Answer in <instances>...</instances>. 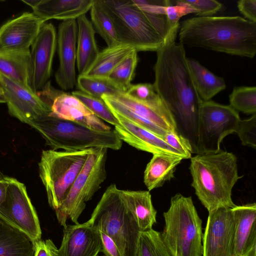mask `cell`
<instances>
[{"instance_id": "6da1fadb", "label": "cell", "mask_w": 256, "mask_h": 256, "mask_svg": "<svg viewBox=\"0 0 256 256\" xmlns=\"http://www.w3.org/2000/svg\"><path fill=\"white\" fill-rule=\"evenodd\" d=\"M179 28L180 24L172 28L156 52L153 85L172 113L176 131L189 142L192 154H201L200 120L203 101L192 77L184 46L176 42Z\"/></svg>"}, {"instance_id": "7a4b0ae2", "label": "cell", "mask_w": 256, "mask_h": 256, "mask_svg": "<svg viewBox=\"0 0 256 256\" xmlns=\"http://www.w3.org/2000/svg\"><path fill=\"white\" fill-rule=\"evenodd\" d=\"M180 44L252 58L256 23L240 16H196L180 23Z\"/></svg>"}, {"instance_id": "3957f363", "label": "cell", "mask_w": 256, "mask_h": 256, "mask_svg": "<svg viewBox=\"0 0 256 256\" xmlns=\"http://www.w3.org/2000/svg\"><path fill=\"white\" fill-rule=\"evenodd\" d=\"M190 159L192 186L208 212L236 206L232 198V190L242 176L238 174L236 156L220 150L198 154Z\"/></svg>"}, {"instance_id": "277c9868", "label": "cell", "mask_w": 256, "mask_h": 256, "mask_svg": "<svg viewBox=\"0 0 256 256\" xmlns=\"http://www.w3.org/2000/svg\"><path fill=\"white\" fill-rule=\"evenodd\" d=\"M102 2L112 20L118 42L138 52L158 51L174 27L170 26L166 15L144 11L133 0Z\"/></svg>"}, {"instance_id": "5b68a950", "label": "cell", "mask_w": 256, "mask_h": 256, "mask_svg": "<svg viewBox=\"0 0 256 256\" xmlns=\"http://www.w3.org/2000/svg\"><path fill=\"white\" fill-rule=\"evenodd\" d=\"M110 237L122 256H138L142 231L125 196L115 184L108 187L86 222Z\"/></svg>"}, {"instance_id": "8992f818", "label": "cell", "mask_w": 256, "mask_h": 256, "mask_svg": "<svg viewBox=\"0 0 256 256\" xmlns=\"http://www.w3.org/2000/svg\"><path fill=\"white\" fill-rule=\"evenodd\" d=\"M29 125L41 134L52 150L75 152L105 148L116 150L122 144L114 130H94L74 122L58 118L50 113L34 120Z\"/></svg>"}, {"instance_id": "52a82bcc", "label": "cell", "mask_w": 256, "mask_h": 256, "mask_svg": "<svg viewBox=\"0 0 256 256\" xmlns=\"http://www.w3.org/2000/svg\"><path fill=\"white\" fill-rule=\"evenodd\" d=\"M162 240L170 256H202V221L191 196L176 194L164 212Z\"/></svg>"}, {"instance_id": "ba28073f", "label": "cell", "mask_w": 256, "mask_h": 256, "mask_svg": "<svg viewBox=\"0 0 256 256\" xmlns=\"http://www.w3.org/2000/svg\"><path fill=\"white\" fill-rule=\"evenodd\" d=\"M94 148L66 152H42L38 163L40 176L46 192L50 206L60 208Z\"/></svg>"}, {"instance_id": "9c48e42d", "label": "cell", "mask_w": 256, "mask_h": 256, "mask_svg": "<svg viewBox=\"0 0 256 256\" xmlns=\"http://www.w3.org/2000/svg\"><path fill=\"white\" fill-rule=\"evenodd\" d=\"M108 148H94L81 171L56 214L60 224L66 227L68 218L75 224L86 206L106 178Z\"/></svg>"}, {"instance_id": "30bf717a", "label": "cell", "mask_w": 256, "mask_h": 256, "mask_svg": "<svg viewBox=\"0 0 256 256\" xmlns=\"http://www.w3.org/2000/svg\"><path fill=\"white\" fill-rule=\"evenodd\" d=\"M103 99L112 112L158 137L164 138L168 132L176 130L173 116L159 95L141 101L122 92Z\"/></svg>"}, {"instance_id": "8fae6325", "label": "cell", "mask_w": 256, "mask_h": 256, "mask_svg": "<svg viewBox=\"0 0 256 256\" xmlns=\"http://www.w3.org/2000/svg\"><path fill=\"white\" fill-rule=\"evenodd\" d=\"M240 120L238 112L230 106L203 101L200 120L201 154L220 151L222 141L236 132Z\"/></svg>"}, {"instance_id": "7c38bea8", "label": "cell", "mask_w": 256, "mask_h": 256, "mask_svg": "<svg viewBox=\"0 0 256 256\" xmlns=\"http://www.w3.org/2000/svg\"><path fill=\"white\" fill-rule=\"evenodd\" d=\"M7 178L8 184L5 200L0 204V218L26 234L34 242L40 240L39 220L26 186L15 178Z\"/></svg>"}, {"instance_id": "4fadbf2b", "label": "cell", "mask_w": 256, "mask_h": 256, "mask_svg": "<svg viewBox=\"0 0 256 256\" xmlns=\"http://www.w3.org/2000/svg\"><path fill=\"white\" fill-rule=\"evenodd\" d=\"M0 84L9 113L22 122L30 124L51 112L50 105L30 88L1 74Z\"/></svg>"}, {"instance_id": "5bb4252c", "label": "cell", "mask_w": 256, "mask_h": 256, "mask_svg": "<svg viewBox=\"0 0 256 256\" xmlns=\"http://www.w3.org/2000/svg\"><path fill=\"white\" fill-rule=\"evenodd\" d=\"M234 221L232 208L208 212L202 238V256H232Z\"/></svg>"}, {"instance_id": "9a60e30c", "label": "cell", "mask_w": 256, "mask_h": 256, "mask_svg": "<svg viewBox=\"0 0 256 256\" xmlns=\"http://www.w3.org/2000/svg\"><path fill=\"white\" fill-rule=\"evenodd\" d=\"M56 33L50 23H44L31 46L30 88L37 92L48 82L56 45Z\"/></svg>"}, {"instance_id": "2e32d148", "label": "cell", "mask_w": 256, "mask_h": 256, "mask_svg": "<svg viewBox=\"0 0 256 256\" xmlns=\"http://www.w3.org/2000/svg\"><path fill=\"white\" fill-rule=\"evenodd\" d=\"M76 20H64L58 26L56 36L59 66L55 74L57 84L64 90L76 84Z\"/></svg>"}, {"instance_id": "e0dca14e", "label": "cell", "mask_w": 256, "mask_h": 256, "mask_svg": "<svg viewBox=\"0 0 256 256\" xmlns=\"http://www.w3.org/2000/svg\"><path fill=\"white\" fill-rule=\"evenodd\" d=\"M50 247L54 256H97L102 250V240L100 231L86 222L66 226L60 248L52 240Z\"/></svg>"}, {"instance_id": "ac0fdd59", "label": "cell", "mask_w": 256, "mask_h": 256, "mask_svg": "<svg viewBox=\"0 0 256 256\" xmlns=\"http://www.w3.org/2000/svg\"><path fill=\"white\" fill-rule=\"evenodd\" d=\"M44 22L28 12L9 20L0 28V51L29 50Z\"/></svg>"}, {"instance_id": "d6986e66", "label": "cell", "mask_w": 256, "mask_h": 256, "mask_svg": "<svg viewBox=\"0 0 256 256\" xmlns=\"http://www.w3.org/2000/svg\"><path fill=\"white\" fill-rule=\"evenodd\" d=\"M50 114L58 118L74 122L91 129L108 131L110 126L95 116L72 94L58 90L51 104Z\"/></svg>"}, {"instance_id": "ffe728a7", "label": "cell", "mask_w": 256, "mask_h": 256, "mask_svg": "<svg viewBox=\"0 0 256 256\" xmlns=\"http://www.w3.org/2000/svg\"><path fill=\"white\" fill-rule=\"evenodd\" d=\"M112 112L120 124V126H114V130L122 142L138 150L150 152L152 154H164L183 158L182 155L170 146L162 138L134 124L119 114Z\"/></svg>"}, {"instance_id": "44dd1931", "label": "cell", "mask_w": 256, "mask_h": 256, "mask_svg": "<svg viewBox=\"0 0 256 256\" xmlns=\"http://www.w3.org/2000/svg\"><path fill=\"white\" fill-rule=\"evenodd\" d=\"M234 226L232 256H246L256 246V204L232 208Z\"/></svg>"}, {"instance_id": "7402d4cb", "label": "cell", "mask_w": 256, "mask_h": 256, "mask_svg": "<svg viewBox=\"0 0 256 256\" xmlns=\"http://www.w3.org/2000/svg\"><path fill=\"white\" fill-rule=\"evenodd\" d=\"M93 0H40L32 13L44 22L76 20L90 10Z\"/></svg>"}, {"instance_id": "603a6c76", "label": "cell", "mask_w": 256, "mask_h": 256, "mask_svg": "<svg viewBox=\"0 0 256 256\" xmlns=\"http://www.w3.org/2000/svg\"><path fill=\"white\" fill-rule=\"evenodd\" d=\"M76 67L78 76L86 74L95 62L99 53L95 39L93 26L86 14L76 19Z\"/></svg>"}, {"instance_id": "cb8c5ba5", "label": "cell", "mask_w": 256, "mask_h": 256, "mask_svg": "<svg viewBox=\"0 0 256 256\" xmlns=\"http://www.w3.org/2000/svg\"><path fill=\"white\" fill-rule=\"evenodd\" d=\"M34 242L0 218V256H34Z\"/></svg>"}, {"instance_id": "d4e9b609", "label": "cell", "mask_w": 256, "mask_h": 256, "mask_svg": "<svg viewBox=\"0 0 256 256\" xmlns=\"http://www.w3.org/2000/svg\"><path fill=\"white\" fill-rule=\"evenodd\" d=\"M183 158L164 154H153L146 168L144 182L148 191L161 187L174 177L176 166Z\"/></svg>"}, {"instance_id": "484cf974", "label": "cell", "mask_w": 256, "mask_h": 256, "mask_svg": "<svg viewBox=\"0 0 256 256\" xmlns=\"http://www.w3.org/2000/svg\"><path fill=\"white\" fill-rule=\"evenodd\" d=\"M0 74L30 88L32 64L30 50L0 51Z\"/></svg>"}, {"instance_id": "4316f807", "label": "cell", "mask_w": 256, "mask_h": 256, "mask_svg": "<svg viewBox=\"0 0 256 256\" xmlns=\"http://www.w3.org/2000/svg\"><path fill=\"white\" fill-rule=\"evenodd\" d=\"M187 62L196 90L202 101L210 100L226 88L223 78L214 74L193 58H188Z\"/></svg>"}, {"instance_id": "83f0119b", "label": "cell", "mask_w": 256, "mask_h": 256, "mask_svg": "<svg viewBox=\"0 0 256 256\" xmlns=\"http://www.w3.org/2000/svg\"><path fill=\"white\" fill-rule=\"evenodd\" d=\"M124 194L142 232L152 228L156 222V211L150 192L124 190Z\"/></svg>"}, {"instance_id": "f1b7e54d", "label": "cell", "mask_w": 256, "mask_h": 256, "mask_svg": "<svg viewBox=\"0 0 256 256\" xmlns=\"http://www.w3.org/2000/svg\"><path fill=\"white\" fill-rule=\"evenodd\" d=\"M131 46L118 43L99 52L92 66L84 75L108 78L114 69L134 50Z\"/></svg>"}, {"instance_id": "f546056e", "label": "cell", "mask_w": 256, "mask_h": 256, "mask_svg": "<svg viewBox=\"0 0 256 256\" xmlns=\"http://www.w3.org/2000/svg\"><path fill=\"white\" fill-rule=\"evenodd\" d=\"M92 24L108 46L118 44L112 20L102 0H93L90 9Z\"/></svg>"}, {"instance_id": "4dcf8cb0", "label": "cell", "mask_w": 256, "mask_h": 256, "mask_svg": "<svg viewBox=\"0 0 256 256\" xmlns=\"http://www.w3.org/2000/svg\"><path fill=\"white\" fill-rule=\"evenodd\" d=\"M76 85L79 90L100 98L104 94L114 96L122 92L108 78L78 76Z\"/></svg>"}, {"instance_id": "1f68e13d", "label": "cell", "mask_w": 256, "mask_h": 256, "mask_svg": "<svg viewBox=\"0 0 256 256\" xmlns=\"http://www.w3.org/2000/svg\"><path fill=\"white\" fill-rule=\"evenodd\" d=\"M138 62V52L134 49L114 69L108 78L123 92H125L132 84Z\"/></svg>"}, {"instance_id": "d6a6232c", "label": "cell", "mask_w": 256, "mask_h": 256, "mask_svg": "<svg viewBox=\"0 0 256 256\" xmlns=\"http://www.w3.org/2000/svg\"><path fill=\"white\" fill-rule=\"evenodd\" d=\"M230 105L237 112L246 114H256V86H236L229 96Z\"/></svg>"}, {"instance_id": "836d02e7", "label": "cell", "mask_w": 256, "mask_h": 256, "mask_svg": "<svg viewBox=\"0 0 256 256\" xmlns=\"http://www.w3.org/2000/svg\"><path fill=\"white\" fill-rule=\"evenodd\" d=\"M72 94L81 101L95 116L102 120L116 126L120 125L119 121L102 98L88 95L79 90L73 91Z\"/></svg>"}, {"instance_id": "e575fe53", "label": "cell", "mask_w": 256, "mask_h": 256, "mask_svg": "<svg viewBox=\"0 0 256 256\" xmlns=\"http://www.w3.org/2000/svg\"><path fill=\"white\" fill-rule=\"evenodd\" d=\"M138 256H170L164 246L160 233L152 228L141 233Z\"/></svg>"}, {"instance_id": "d590c367", "label": "cell", "mask_w": 256, "mask_h": 256, "mask_svg": "<svg viewBox=\"0 0 256 256\" xmlns=\"http://www.w3.org/2000/svg\"><path fill=\"white\" fill-rule=\"evenodd\" d=\"M244 146L256 148V114L246 120H240L236 132Z\"/></svg>"}, {"instance_id": "8d00e7d4", "label": "cell", "mask_w": 256, "mask_h": 256, "mask_svg": "<svg viewBox=\"0 0 256 256\" xmlns=\"http://www.w3.org/2000/svg\"><path fill=\"white\" fill-rule=\"evenodd\" d=\"M174 4L165 7L164 14L166 16L170 26L174 27L180 24L179 20L182 16L190 13L196 14L197 12L184 0H175Z\"/></svg>"}, {"instance_id": "74e56055", "label": "cell", "mask_w": 256, "mask_h": 256, "mask_svg": "<svg viewBox=\"0 0 256 256\" xmlns=\"http://www.w3.org/2000/svg\"><path fill=\"white\" fill-rule=\"evenodd\" d=\"M164 139L170 146L178 152L184 159L192 158V151L189 142L176 130L167 132Z\"/></svg>"}, {"instance_id": "f35d334b", "label": "cell", "mask_w": 256, "mask_h": 256, "mask_svg": "<svg viewBox=\"0 0 256 256\" xmlns=\"http://www.w3.org/2000/svg\"><path fill=\"white\" fill-rule=\"evenodd\" d=\"M197 12L200 16H211L222 8V4L215 0H184Z\"/></svg>"}, {"instance_id": "ab89813d", "label": "cell", "mask_w": 256, "mask_h": 256, "mask_svg": "<svg viewBox=\"0 0 256 256\" xmlns=\"http://www.w3.org/2000/svg\"><path fill=\"white\" fill-rule=\"evenodd\" d=\"M237 6L247 20L256 23V0H240Z\"/></svg>"}, {"instance_id": "60d3db41", "label": "cell", "mask_w": 256, "mask_h": 256, "mask_svg": "<svg viewBox=\"0 0 256 256\" xmlns=\"http://www.w3.org/2000/svg\"><path fill=\"white\" fill-rule=\"evenodd\" d=\"M100 232L102 240V250L106 256H122L116 244L107 235Z\"/></svg>"}, {"instance_id": "b9f144b4", "label": "cell", "mask_w": 256, "mask_h": 256, "mask_svg": "<svg viewBox=\"0 0 256 256\" xmlns=\"http://www.w3.org/2000/svg\"><path fill=\"white\" fill-rule=\"evenodd\" d=\"M50 240H41L34 242V256H54L51 250Z\"/></svg>"}, {"instance_id": "7bdbcfd3", "label": "cell", "mask_w": 256, "mask_h": 256, "mask_svg": "<svg viewBox=\"0 0 256 256\" xmlns=\"http://www.w3.org/2000/svg\"><path fill=\"white\" fill-rule=\"evenodd\" d=\"M8 184V182L6 176L4 180H0V204L5 200Z\"/></svg>"}, {"instance_id": "ee69618b", "label": "cell", "mask_w": 256, "mask_h": 256, "mask_svg": "<svg viewBox=\"0 0 256 256\" xmlns=\"http://www.w3.org/2000/svg\"><path fill=\"white\" fill-rule=\"evenodd\" d=\"M40 0H22V2L29 6L32 8L36 6Z\"/></svg>"}, {"instance_id": "f6af8a7d", "label": "cell", "mask_w": 256, "mask_h": 256, "mask_svg": "<svg viewBox=\"0 0 256 256\" xmlns=\"http://www.w3.org/2000/svg\"><path fill=\"white\" fill-rule=\"evenodd\" d=\"M0 103H6V100L4 96L1 86L0 84Z\"/></svg>"}, {"instance_id": "bcb514c9", "label": "cell", "mask_w": 256, "mask_h": 256, "mask_svg": "<svg viewBox=\"0 0 256 256\" xmlns=\"http://www.w3.org/2000/svg\"><path fill=\"white\" fill-rule=\"evenodd\" d=\"M246 256H256V246L254 247L247 254Z\"/></svg>"}]
</instances>
